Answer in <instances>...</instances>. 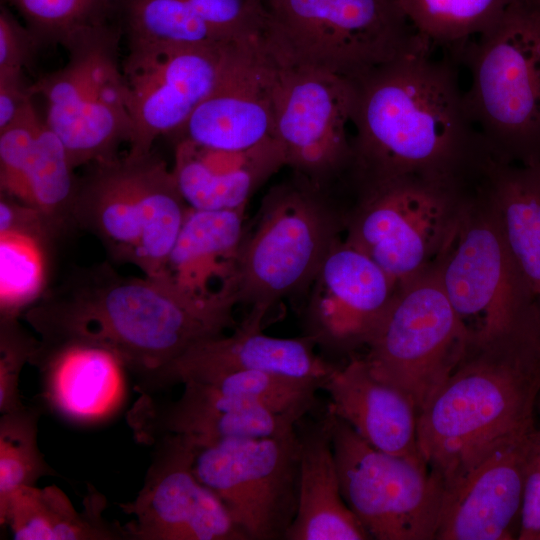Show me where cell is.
<instances>
[{"label": "cell", "mask_w": 540, "mask_h": 540, "mask_svg": "<svg viewBox=\"0 0 540 540\" xmlns=\"http://www.w3.org/2000/svg\"><path fill=\"white\" fill-rule=\"evenodd\" d=\"M52 238L25 230L0 231V317L19 318L48 290Z\"/></svg>", "instance_id": "31"}, {"label": "cell", "mask_w": 540, "mask_h": 540, "mask_svg": "<svg viewBox=\"0 0 540 540\" xmlns=\"http://www.w3.org/2000/svg\"><path fill=\"white\" fill-rule=\"evenodd\" d=\"M515 0H397L416 32L451 53L487 31Z\"/></svg>", "instance_id": "32"}, {"label": "cell", "mask_w": 540, "mask_h": 540, "mask_svg": "<svg viewBox=\"0 0 540 540\" xmlns=\"http://www.w3.org/2000/svg\"><path fill=\"white\" fill-rule=\"evenodd\" d=\"M396 291L388 275L341 237L309 287L303 335L330 358L365 347ZM331 362V361H330Z\"/></svg>", "instance_id": "18"}, {"label": "cell", "mask_w": 540, "mask_h": 540, "mask_svg": "<svg viewBox=\"0 0 540 540\" xmlns=\"http://www.w3.org/2000/svg\"><path fill=\"white\" fill-rule=\"evenodd\" d=\"M354 97L353 80L278 64L274 135L292 174L329 191L346 178L352 161L347 125Z\"/></svg>", "instance_id": "14"}, {"label": "cell", "mask_w": 540, "mask_h": 540, "mask_svg": "<svg viewBox=\"0 0 540 540\" xmlns=\"http://www.w3.org/2000/svg\"><path fill=\"white\" fill-rule=\"evenodd\" d=\"M27 205L38 210L56 234L73 222L78 178L58 135L41 119L25 169Z\"/></svg>", "instance_id": "30"}, {"label": "cell", "mask_w": 540, "mask_h": 540, "mask_svg": "<svg viewBox=\"0 0 540 540\" xmlns=\"http://www.w3.org/2000/svg\"><path fill=\"white\" fill-rule=\"evenodd\" d=\"M478 182L405 175L360 187L345 214L343 238L397 289L439 260Z\"/></svg>", "instance_id": "7"}, {"label": "cell", "mask_w": 540, "mask_h": 540, "mask_svg": "<svg viewBox=\"0 0 540 540\" xmlns=\"http://www.w3.org/2000/svg\"><path fill=\"white\" fill-rule=\"evenodd\" d=\"M277 72L262 39L231 44L213 90L168 138L224 150L275 138Z\"/></svg>", "instance_id": "19"}, {"label": "cell", "mask_w": 540, "mask_h": 540, "mask_svg": "<svg viewBox=\"0 0 540 540\" xmlns=\"http://www.w3.org/2000/svg\"><path fill=\"white\" fill-rule=\"evenodd\" d=\"M226 43L262 39L264 0H186Z\"/></svg>", "instance_id": "37"}, {"label": "cell", "mask_w": 540, "mask_h": 540, "mask_svg": "<svg viewBox=\"0 0 540 540\" xmlns=\"http://www.w3.org/2000/svg\"><path fill=\"white\" fill-rule=\"evenodd\" d=\"M233 296L200 299L166 278L123 276L103 262L73 270L23 315L42 342L80 339L116 353L153 394L192 347L236 327Z\"/></svg>", "instance_id": "2"}, {"label": "cell", "mask_w": 540, "mask_h": 540, "mask_svg": "<svg viewBox=\"0 0 540 540\" xmlns=\"http://www.w3.org/2000/svg\"><path fill=\"white\" fill-rule=\"evenodd\" d=\"M517 539L540 540V445L525 477Z\"/></svg>", "instance_id": "40"}, {"label": "cell", "mask_w": 540, "mask_h": 540, "mask_svg": "<svg viewBox=\"0 0 540 540\" xmlns=\"http://www.w3.org/2000/svg\"><path fill=\"white\" fill-rule=\"evenodd\" d=\"M193 471L246 540H285L299 499L296 428L272 437L194 444Z\"/></svg>", "instance_id": "13"}, {"label": "cell", "mask_w": 540, "mask_h": 540, "mask_svg": "<svg viewBox=\"0 0 540 540\" xmlns=\"http://www.w3.org/2000/svg\"><path fill=\"white\" fill-rule=\"evenodd\" d=\"M244 397L270 411L298 419L317 406V391L324 381L285 376L266 371H239L204 380Z\"/></svg>", "instance_id": "35"}, {"label": "cell", "mask_w": 540, "mask_h": 540, "mask_svg": "<svg viewBox=\"0 0 540 540\" xmlns=\"http://www.w3.org/2000/svg\"><path fill=\"white\" fill-rule=\"evenodd\" d=\"M264 317L249 311L232 334L192 347L162 373L156 389L239 371H266L325 381L336 364L318 355L315 343L306 335L279 338L265 334Z\"/></svg>", "instance_id": "22"}, {"label": "cell", "mask_w": 540, "mask_h": 540, "mask_svg": "<svg viewBox=\"0 0 540 540\" xmlns=\"http://www.w3.org/2000/svg\"><path fill=\"white\" fill-rule=\"evenodd\" d=\"M242 242L236 280L238 304L266 316L280 300L309 290L344 232L331 191L292 174L263 196Z\"/></svg>", "instance_id": "8"}, {"label": "cell", "mask_w": 540, "mask_h": 540, "mask_svg": "<svg viewBox=\"0 0 540 540\" xmlns=\"http://www.w3.org/2000/svg\"><path fill=\"white\" fill-rule=\"evenodd\" d=\"M39 407L0 416V509L20 487L35 486L44 476H58L38 446Z\"/></svg>", "instance_id": "34"}, {"label": "cell", "mask_w": 540, "mask_h": 540, "mask_svg": "<svg viewBox=\"0 0 540 540\" xmlns=\"http://www.w3.org/2000/svg\"><path fill=\"white\" fill-rule=\"evenodd\" d=\"M449 55L470 72L466 106L491 156L540 162L538 0H515L496 24Z\"/></svg>", "instance_id": "4"}, {"label": "cell", "mask_w": 540, "mask_h": 540, "mask_svg": "<svg viewBox=\"0 0 540 540\" xmlns=\"http://www.w3.org/2000/svg\"><path fill=\"white\" fill-rule=\"evenodd\" d=\"M117 20L127 53L223 41L186 0H118Z\"/></svg>", "instance_id": "29"}, {"label": "cell", "mask_w": 540, "mask_h": 540, "mask_svg": "<svg viewBox=\"0 0 540 540\" xmlns=\"http://www.w3.org/2000/svg\"><path fill=\"white\" fill-rule=\"evenodd\" d=\"M479 188L540 307V162L516 164L493 159Z\"/></svg>", "instance_id": "28"}, {"label": "cell", "mask_w": 540, "mask_h": 540, "mask_svg": "<svg viewBox=\"0 0 540 540\" xmlns=\"http://www.w3.org/2000/svg\"><path fill=\"white\" fill-rule=\"evenodd\" d=\"M30 364L40 374L42 401L66 422L102 424L124 405L129 370L104 346L80 339L39 340Z\"/></svg>", "instance_id": "21"}, {"label": "cell", "mask_w": 540, "mask_h": 540, "mask_svg": "<svg viewBox=\"0 0 540 540\" xmlns=\"http://www.w3.org/2000/svg\"><path fill=\"white\" fill-rule=\"evenodd\" d=\"M469 345L442 287L437 261L397 287L363 359L376 378L405 392L419 415Z\"/></svg>", "instance_id": "11"}, {"label": "cell", "mask_w": 540, "mask_h": 540, "mask_svg": "<svg viewBox=\"0 0 540 540\" xmlns=\"http://www.w3.org/2000/svg\"><path fill=\"white\" fill-rule=\"evenodd\" d=\"M39 339L30 334L19 318L0 317V413L26 407L22 402L19 379L26 363H30Z\"/></svg>", "instance_id": "38"}, {"label": "cell", "mask_w": 540, "mask_h": 540, "mask_svg": "<svg viewBox=\"0 0 540 540\" xmlns=\"http://www.w3.org/2000/svg\"><path fill=\"white\" fill-rule=\"evenodd\" d=\"M180 45L126 53L122 60L132 121L128 153L152 151L191 116L215 87L229 46Z\"/></svg>", "instance_id": "15"}, {"label": "cell", "mask_w": 540, "mask_h": 540, "mask_svg": "<svg viewBox=\"0 0 540 540\" xmlns=\"http://www.w3.org/2000/svg\"><path fill=\"white\" fill-rule=\"evenodd\" d=\"M78 178L73 223L118 262L162 274L189 206L172 170L153 150L92 163Z\"/></svg>", "instance_id": "5"}, {"label": "cell", "mask_w": 540, "mask_h": 540, "mask_svg": "<svg viewBox=\"0 0 540 540\" xmlns=\"http://www.w3.org/2000/svg\"><path fill=\"white\" fill-rule=\"evenodd\" d=\"M122 38L118 20L81 33L65 47L67 62L30 85L33 97L46 100L45 121L75 170L117 157L131 140Z\"/></svg>", "instance_id": "9"}, {"label": "cell", "mask_w": 540, "mask_h": 540, "mask_svg": "<svg viewBox=\"0 0 540 540\" xmlns=\"http://www.w3.org/2000/svg\"><path fill=\"white\" fill-rule=\"evenodd\" d=\"M308 415L296 423L299 441V499L285 540H369L345 502L332 446V414Z\"/></svg>", "instance_id": "26"}, {"label": "cell", "mask_w": 540, "mask_h": 540, "mask_svg": "<svg viewBox=\"0 0 540 540\" xmlns=\"http://www.w3.org/2000/svg\"><path fill=\"white\" fill-rule=\"evenodd\" d=\"M425 42L353 80L354 190L405 176L478 181L494 159L473 123L450 56Z\"/></svg>", "instance_id": "1"}, {"label": "cell", "mask_w": 540, "mask_h": 540, "mask_svg": "<svg viewBox=\"0 0 540 540\" xmlns=\"http://www.w3.org/2000/svg\"><path fill=\"white\" fill-rule=\"evenodd\" d=\"M327 408L371 446L387 453L423 458L417 441L418 413L412 399L376 378L363 357L335 365L322 385Z\"/></svg>", "instance_id": "23"}, {"label": "cell", "mask_w": 540, "mask_h": 540, "mask_svg": "<svg viewBox=\"0 0 540 540\" xmlns=\"http://www.w3.org/2000/svg\"><path fill=\"white\" fill-rule=\"evenodd\" d=\"M540 336L469 346L418 415L421 456L445 485L500 439L535 424Z\"/></svg>", "instance_id": "3"}, {"label": "cell", "mask_w": 540, "mask_h": 540, "mask_svg": "<svg viewBox=\"0 0 540 540\" xmlns=\"http://www.w3.org/2000/svg\"><path fill=\"white\" fill-rule=\"evenodd\" d=\"M106 499L89 487L78 512L56 485L24 486L0 509V526L15 540H129L123 525L102 515Z\"/></svg>", "instance_id": "27"}, {"label": "cell", "mask_w": 540, "mask_h": 540, "mask_svg": "<svg viewBox=\"0 0 540 540\" xmlns=\"http://www.w3.org/2000/svg\"><path fill=\"white\" fill-rule=\"evenodd\" d=\"M438 268L469 346L540 335V307L479 184Z\"/></svg>", "instance_id": "10"}, {"label": "cell", "mask_w": 540, "mask_h": 540, "mask_svg": "<svg viewBox=\"0 0 540 540\" xmlns=\"http://www.w3.org/2000/svg\"><path fill=\"white\" fill-rule=\"evenodd\" d=\"M331 414L342 496L370 538L436 539L444 496L442 478L423 458L379 450Z\"/></svg>", "instance_id": "12"}, {"label": "cell", "mask_w": 540, "mask_h": 540, "mask_svg": "<svg viewBox=\"0 0 540 540\" xmlns=\"http://www.w3.org/2000/svg\"><path fill=\"white\" fill-rule=\"evenodd\" d=\"M262 41L277 64L356 80L425 42L397 0H264Z\"/></svg>", "instance_id": "6"}, {"label": "cell", "mask_w": 540, "mask_h": 540, "mask_svg": "<svg viewBox=\"0 0 540 540\" xmlns=\"http://www.w3.org/2000/svg\"><path fill=\"white\" fill-rule=\"evenodd\" d=\"M38 45L64 48L81 33L117 20L118 0H4Z\"/></svg>", "instance_id": "33"}, {"label": "cell", "mask_w": 540, "mask_h": 540, "mask_svg": "<svg viewBox=\"0 0 540 540\" xmlns=\"http://www.w3.org/2000/svg\"><path fill=\"white\" fill-rule=\"evenodd\" d=\"M540 445L535 424L488 447L445 485L438 540L518 538L525 477Z\"/></svg>", "instance_id": "17"}, {"label": "cell", "mask_w": 540, "mask_h": 540, "mask_svg": "<svg viewBox=\"0 0 540 540\" xmlns=\"http://www.w3.org/2000/svg\"><path fill=\"white\" fill-rule=\"evenodd\" d=\"M41 119L31 99L0 130V192L24 204L27 203L25 169Z\"/></svg>", "instance_id": "36"}, {"label": "cell", "mask_w": 540, "mask_h": 540, "mask_svg": "<svg viewBox=\"0 0 540 540\" xmlns=\"http://www.w3.org/2000/svg\"><path fill=\"white\" fill-rule=\"evenodd\" d=\"M40 47L30 32L1 1L0 4V76L23 75L24 67Z\"/></svg>", "instance_id": "39"}, {"label": "cell", "mask_w": 540, "mask_h": 540, "mask_svg": "<svg viewBox=\"0 0 540 540\" xmlns=\"http://www.w3.org/2000/svg\"><path fill=\"white\" fill-rule=\"evenodd\" d=\"M286 167L276 138L244 150H224L181 140L175 143L172 174L187 205L198 210L247 206L250 197Z\"/></svg>", "instance_id": "24"}, {"label": "cell", "mask_w": 540, "mask_h": 540, "mask_svg": "<svg viewBox=\"0 0 540 540\" xmlns=\"http://www.w3.org/2000/svg\"><path fill=\"white\" fill-rule=\"evenodd\" d=\"M245 210L246 206L216 211L189 207L160 276L195 298H236Z\"/></svg>", "instance_id": "25"}, {"label": "cell", "mask_w": 540, "mask_h": 540, "mask_svg": "<svg viewBox=\"0 0 540 540\" xmlns=\"http://www.w3.org/2000/svg\"><path fill=\"white\" fill-rule=\"evenodd\" d=\"M175 401L143 393L127 414L135 438L145 444L165 435H182L195 445L284 434L300 420L270 411L210 382L187 381Z\"/></svg>", "instance_id": "20"}, {"label": "cell", "mask_w": 540, "mask_h": 540, "mask_svg": "<svg viewBox=\"0 0 540 540\" xmlns=\"http://www.w3.org/2000/svg\"><path fill=\"white\" fill-rule=\"evenodd\" d=\"M539 4H540V0H538Z\"/></svg>", "instance_id": "41"}, {"label": "cell", "mask_w": 540, "mask_h": 540, "mask_svg": "<svg viewBox=\"0 0 540 540\" xmlns=\"http://www.w3.org/2000/svg\"><path fill=\"white\" fill-rule=\"evenodd\" d=\"M156 449L142 489L119 504L132 515L124 526L129 540H246L220 499L193 471L194 444L165 435Z\"/></svg>", "instance_id": "16"}]
</instances>
